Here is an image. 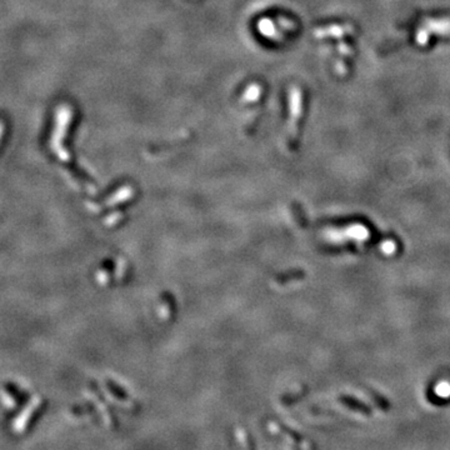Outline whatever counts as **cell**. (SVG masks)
I'll return each mask as SVG.
<instances>
[]
</instances>
